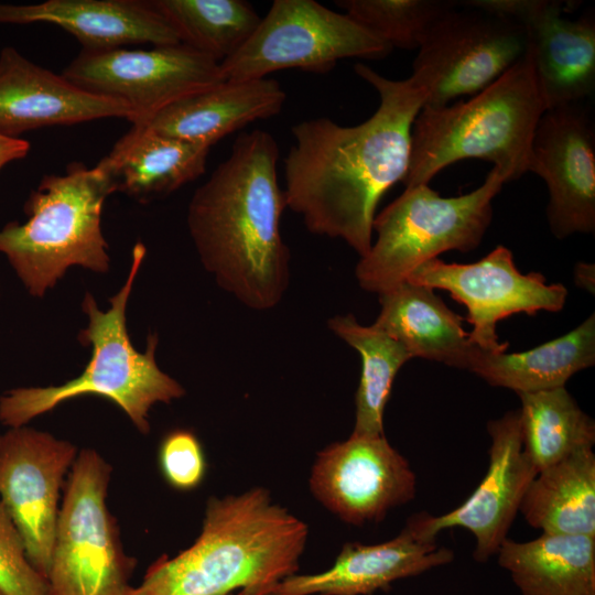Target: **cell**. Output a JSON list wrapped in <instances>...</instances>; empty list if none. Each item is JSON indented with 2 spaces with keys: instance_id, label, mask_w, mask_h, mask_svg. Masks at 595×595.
Masks as SVG:
<instances>
[{
  "instance_id": "4fadbf2b",
  "label": "cell",
  "mask_w": 595,
  "mask_h": 595,
  "mask_svg": "<svg viewBox=\"0 0 595 595\" xmlns=\"http://www.w3.org/2000/svg\"><path fill=\"white\" fill-rule=\"evenodd\" d=\"M77 454L71 442L25 425L0 435V501L23 539L30 562L45 578L61 489Z\"/></svg>"
},
{
  "instance_id": "f1b7e54d",
  "label": "cell",
  "mask_w": 595,
  "mask_h": 595,
  "mask_svg": "<svg viewBox=\"0 0 595 595\" xmlns=\"http://www.w3.org/2000/svg\"><path fill=\"white\" fill-rule=\"evenodd\" d=\"M153 3L181 43L219 64L250 39L261 20L245 0H153Z\"/></svg>"
},
{
  "instance_id": "ac0fdd59",
  "label": "cell",
  "mask_w": 595,
  "mask_h": 595,
  "mask_svg": "<svg viewBox=\"0 0 595 595\" xmlns=\"http://www.w3.org/2000/svg\"><path fill=\"white\" fill-rule=\"evenodd\" d=\"M453 559L451 549L422 533L413 515L394 538L377 544L345 543L329 569L288 576L269 595H371Z\"/></svg>"
},
{
  "instance_id": "d4e9b609",
  "label": "cell",
  "mask_w": 595,
  "mask_h": 595,
  "mask_svg": "<svg viewBox=\"0 0 595 595\" xmlns=\"http://www.w3.org/2000/svg\"><path fill=\"white\" fill-rule=\"evenodd\" d=\"M497 556L521 595H595V537L542 533L526 542L507 538Z\"/></svg>"
},
{
  "instance_id": "277c9868",
  "label": "cell",
  "mask_w": 595,
  "mask_h": 595,
  "mask_svg": "<svg viewBox=\"0 0 595 595\" xmlns=\"http://www.w3.org/2000/svg\"><path fill=\"white\" fill-rule=\"evenodd\" d=\"M547 110L531 52L466 101L423 107L411 131L405 187L464 160L489 161L515 181L528 172L533 133Z\"/></svg>"
},
{
  "instance_id": "30bf717a",
  "label": "cell",
  "mask_w": 595,
  "mask_h": 595,
  "mask_svg": "<svg viewBox=\"0 0 595 595\" xmlns=\"http://www.w3.org/2000/svg\"><path fill=\"white\" fill-rule=\"evenodd\" d=\"M527 50L522 24L457 1L428 30L413 62V72L420 73L431 89L424 107H442L477 94Z\"/></svg>"
},
{
  "instance_id": "5b68a950",
  "label": "cell",
  "mask_w": 595,
  "mask_h": 595,
  "mask_svg": "<svg viewBox=\"0 0 595 595\" xmlns=\"http://www.w3.org/2000/svg\"><path fill=\"white\" fill-rule=\"evenodd\" d=\"M145 248L137 244L127 280L112 296L110 307L100 311L86 293L83 311L88 315L86 329L79 333L84 345L93 346L91 357L76 378L50 387H20L0 397V422L8 428L25 425L62 402L80 396H99L116 403L141 433L150 431L149 411L158 402L170 403L184 396V388L163 372L155 361L156 335L148 338L147 350L139 353L126 326V307Z\"/></svg>"
},
{
  "instance_id": "d6986e66",
  "label": "cell",
  "mask_w": 595,
  "mask_h": 595,
  "mask_svg": "<svg viewBox=\"0 0 595 595\" xmlns=\"http://www.w3.org/2000/svg\"><path fill=\"white\" fill-rule=\"evenodd\" d=\"M104 118L133 122L136 112L112 98L89 93L39 66L14 47L0 52V134L10 138L43 127Z\"/></svg>"
},
{
  "instance_id": "7a4b0ae2",
  "label": "cell",
  "mask_w": 595,
  "mask_h": 595,
  "mask_svg": "<svg viewBox=\"0 0 595 595\" xmlns=\"http://www.w3.org/2000/svg\"><path fill=\"white\" fill-rule=\"evenodd\" d=\"M278 158L270 133H241L188 205L190 234L205 269L223 290L256 311L275 307L290 281Z\"/></svg>"
},
{
  "instance_id": "484cf974",
  "label": "cell",
  "mask_w": 595,
  "mask_h": 595,
  "mask_svg": "<svg viewBox=\"0 0 595 595\" xmlns=\"http://www.w3.org/2000/svg\"><path fill=\"white\" fill-rule=\"evenodd\" d=\"M519 512L542 533L595 537V454L573 453L538 472Z\"/></svg>"
},
{
  "instance_id": "7c38bea8",
  "label": "cell",
  "mask_w": 595,
  "mask_h": 595,
  "mask_svg": "<svg viewBox=\"0 0 595 595\" xmlns=\"http://www.w3.org/2000/svg\"><path fill=\"white\" fill-rule=\"evenodd\" d=\"M407 281L444 290L462 303L472 325L469 342L486 351L507 350L508 344L500 343L496 333L500 320L519 313L559 312L567 298L563 284H549L539 272L521 273L511 250L501 245L473 263L431 259L419 266Z\"/></svg>"
},
{
  "instance_id": "2e32d148",
  "label": "cell",
  "mask_w": 595,
  "mask_h": 595,
  "mask_svg": "<svg viewBox=\"0 0 595 595\" xmlns=\"http://www.w3.org/2000/svg\"><path fill=\"white\" fill-rule=\"evenodd\" d=\"M487 431L490 436L487 472L470 496L440 516L415 513L428 538L435 539L439 532L452 528L468 530L475 539L473 556L479 563L497 555L538 474L523 448L518 410L489 421Z\"/></svg>"
},
{
  "instance_id": "83f0119b",
  "label": "cell",
  "mask_w": 595,
  "mask_h": 595,
  "mask_svg": "<svg viewBox=\"0 0 595 595\" xmlns=\"http://www.w3.org/2000/svg\"><path fill=\"white\" fill-rule=\"evenodd\" d=\"M327 325L336 336L356 349L361 359L353 433L385 434L383 412L392 383L400 368L412 356L400 342L374 325H361L353 314L335 315Z\"/></svg>"
},
{
  "instance_id": "9c48e42d",
  "label": "cell",
  "mask_w": 595,
  "mask_h": 595,
  "mask_svg": "<svg viewBox=\"0 0 595 595\" xmlns=\"http://www.w3.org/2000/svg\"><path fill=\"white\" fill-rule=\"evenodd\" d=\"M391 51L346 13L314 0H274L250 39L219 68L223 80L266 78L282 69L325 74L340 60H380Z\"/></svg>"
},
{
  "instance_id": "52a82bcc",
  "label": "cell",
  "mask_w": 595,
  "mask_h": 595,
  "mask_svg": "<svg viewBox=\"0 0 595 595\" xmlns=\"http://www.w3.org/2000/svg\"><path fill=\"white\" fill-rule=\"evenodd\" d=\"M507 182L494 166L480 186L459 196H440L429 184L405 187L375 216L377 239L355 268L359 286L380 295L441 253L476 249L491 223L493 201Z\"/></svg>"
},
{
  "instance_id": "8fae6325",
  "label": "cell",
  "mask_w": 595,
  "mask_h": 595,
  "mask_svg": "<svg viewBox=\"0 0 595 595\" xmlns=\"http://www.w3.org/2000/svg\"><path fill=\"white\" fill-rule=\"evenodd\" d=\"M62 75L89 93L131 107L137 115L131 123L223 82L219 63L183 43L137 50H82Z\"/></svg>"
},
{
  "instance_id": "ba28073f",
  "label": "cell",
  "mask_w": 595,
  "mask_h": 595,
  "mask_svg": "<svg viewBox=\"0 0 595 595\" xmlns=\"http://www.w3.org/2000/svg\"><path fill=\"white\" fill-rule=\"evenodd\" d=\"M111 466L94 448L76 456L64 488L47 595H128L136 560L123 550L106 498Z\"/></svg>"
},
{
  "instance_id": "8992f818",
  "label": "cell",
  "mask_w": 595,
  "mask_h": 595,
  "mask_svg": "<svg viewBox=\"0 0 595 595\" xmlns=\"http://www.w3.org/2000/svg\"><path fill=\"white\" fill-rule=\"evenodd\" d=\"M116 192L96 165L73 162L64 175H44L24 204L28 220L0 230V252L33 296L41 298L72 266L109 269L101 231L105 199Z\"/></svg>"
},
{
  "instance_id": "ffe728a7",
  "label": "cell",
  "mask_w": 595,
  "mask_h": 595,
  "mask_svg": "<svg viewBox=\"0 0 595 595\" xmlns=\"http://www.w3.org/2000/svg\"><path fill=\"white\" fill-rule=\"evenodd\" d=\"M50 23L74 35L83 50L128 44L173 45L178 35L153 0H47L33 4L0 3V23Z\"/></svg>"
},
{
  "instance_id": "4316f807",
  "label": "cell",
  "mask_w": 595,
  "mask_h": 595,
  "mask_svg": "<svg viewBox=\"0 0 595 595\" xmlns=\"http://www.w3.org/2000/svg\"><path fill=\"white\" fill-rule=\"evenodd\" d=\"M523 448L538 472L593 448L595 422L564 387L518 393Z\"/></svg>"
},
{
  "instance_id": "4dcf8cb0",
  "label": "cell",
  "mask_w": 595,
  "mask_h": 595,
  "mask_svg": "<svg viewBox=\"0 0 595 595\" xmlns=\"http://www.w3.org/2000/svg\"><path fill=\"white\" fill-rule=\"evenodd\" d=\"M0 589L6 595H47V580L30 562L23 539L1 501Z\"/></svg>"
},
{
  "instance_id": "44dd1931",
  "label": "cell",
  "mask_w": 595,
  "mask_h": 595,
  "mask_svg": "<svg viewBox=\"0 0 595 595\" xmlns=\"http://www.w3.org/2000/svg\"><path fill=\"white\" fill-rule=\"evenodd\" d=\"M285 99L281 84L272 78L223 80L132 125L212 148L247 125L278 115Z\"/></svg>"
},
{
  "instance_id": "7402d4cb",
  "label": "cell",
  "mask_w": 595,
  "mask_h": 595,
  "mask_svg": "<svg viewBox=\"0 0 595 595\" xmlns=\"http://www.w3.org/2000/svg\"><path fill=\"white\" fill-rule=\"evenodd\" d=\"M210 148L132 125L97 164L115 190L147 202L205 172Z\"/></svg>"
},
{
  "instance_id": "e575fe53",
  "label": "cell",
  "mask_w": 595,
  "mask_h": 595,
  "mask_svg": "<svg viewBox=\"0 0 595 595\" xmlns=\"http://www.w3.org/2000/svg\"><path fill=\"white\" fill-rule=\"evenodd\" d=\"M0 595H6V594L0 589Z\"/></svg>"
},
{
  "instance_id": "d590c367",
  "label": "cell",
  "mask_w": 595,
  "mask_h": 595,
  "mask_svg": "<svg viewBox=\"0 0 595 595\" xmlns=\"http://www.w3.org/2000/svg\"><path fill=\"white\" fill-rule=\"evenodd\" d=\"M231 595H235V594H231Z\"/></svg>"
},
{
  "instance_id": "6da1fadb",
  "label": "cell",
  "mask_w": 595,
  "mask_h": 595,
  "mask_svg": "<svg viewBox=\"0 0 595 595\" xmlns=\"http://www.w3.org/2000/svg\"><path fill=\"white\" fill-rule=\"evenodd\" d=\"M354 71L378 93V108L356 126L326 117L293 126L283 191L286 207L311 232L342 239L361 258L372 244L380 198L407 174L412 126L431 89L416 72L394 80L363 63Z\"/></svg>"
},
{
  "instance_id": "9a60e30c",
  "label": "cell",
  "mask_w": 595,
  "mask_h": 595,
  "mask_svg": "<svg viewBox=\"0 0 595 595\" xmlns=\"http://www.w3.org/2000/svg\"><path fill=\"white\" fill-rule=\"evenodd\" d=\"M528 172L549 191L547 218L564 239L595 230V128L581 102L547 109L536 127Z\"/></svg>"
},
{
  "instance_id": "cb8c5ba5",
  "label": "cell",
  "mask_w": 595,
  "mask_h": 595,
  "mask_svg": "<svg viewBox=\"0 0 595 595\" xmlns=\"http://www.w3.org/2000/svg\"><path fill=\"white\" fill-rule=\"evenodd\" d=\"M595 365V314L558 338L520 353L486 351L475 346L465 370L493 387L517 394L564 387L576 372Z\"/></svg>"
},
{
  "instance_id": "603a6c76",
  "label": "cell",
  "mask_w": 595,
  "mask_h": 595,
  "mask_svg": "<svg viewBox=\"0 0 595 595\" xmlns=\"http://www.w3.org/2000/svg\"><path fill=\"white\" fill-rule=\"evenodd\" d=\"M379 301L372 325L400 342L412 358L465 370L476 345L463 328V317L433 289L404 281L380 294Z\"/></svg>"
},
{
  "instance_id": "d6a6232c",
  "label": "cell",
  "mask_w": 595,
  "mask_h": 595,
  "mask_svg": "<svg viewBox=\"0 0 595 595\" xmlns=\"http://www.w3.org/2000/svg\"><path fill=\"white\" fill-rule=\"evenodd\" d=\"M30 143L22 138H10L0 134V171L10 162L25 158Z\"/></svg>"
},
{
  "instance_id": "e0dca14e",
  "label": "cell",
  "mask_w": 595,
  "mask_h": 595,
  "mask_svg": "<svg viewBox=\"0 0 595 595\" xmlns=\"http://www.w3.org/2000/svg\"><path fill=\"white\" fill-rule=\"evenodd\" d=\"M523 25L547 109L581 102L595 89V21L564 18L563 1L466 0Z\"/></svg>"
},
{
  "instance_id": "3957f363",
  "label": "cell",
  "mask_w": 595,
  "mask_h": 595,
  "mask_svg": "<svg viewBox=\"0 0 595 595\" xmlns=\"http://www.w3.org/2000/svg\"><path fill=\"white\" fill-rule=\"evenodd\" d=\"M309 528L255 487L210 497L195 542L162 555L128 595H269L299 571Z\"/></svg>"
},
{
  "instance_id": "836d02e7",
  "label": "cell",
  "mask_w": 595,
  "mask_h": 595,
  "mask_svg": "<svg viewBox=\"0 0 595 595\" xmlns=\"http://www.w3.org/2000/svg\"><path fill=\"white\" fill-rule=\"evenodd\" d=\"M573 280L577 288L594 294L595 266L591 262L580 261L574 266Z\"/></svg>"
},
{
  "instance_id": "1f68e13d",
  "label": "cell",
  "mask_w": 595,
  "mask_h": 595,
  "mask_svg": "<svg viewBox=\"0 0 595 595\" xmlns=\"http://www.w3.org/2000/svg\"><path fill=\"white\" fill-rule=\"evenodd\" d=\"M159 463L165 480L177 490L196 488L206 473L203 447L188 430H174L163 439Z\"/></svg>"
},
{
  "instance_id": "5bb4252c",
  "label": "cell",
  "mask_w": 595,
  "mask_h": 595,
  "mask_svg": "<svg viewBox=\"0 0 595 595\" xmlns=\"http://www.w3.org/2000/svg\"><path fill=\"white\" fill-rule=\"evenodd\" d=\"M316 500L353 526L377 523L410 502L416 476L385 434L353 433L317 453L310 476Z\"/></svg>"
},
{
  "instance_id": "f546056e",
  "label": "cell",
  "mask_w": 595,
  "mask_h": 595,
  "mask_svg": "<svg viewBox=\"0 0 595 595\" xmlns=\"http://www.w3.org/2000/svg\"><path fill=\"white\" fill-rule=\"evenodd\" d=\"M457 1L338 0L336 6L392 48H419L431 25Z\"/></svg>"
}]
</instances>
